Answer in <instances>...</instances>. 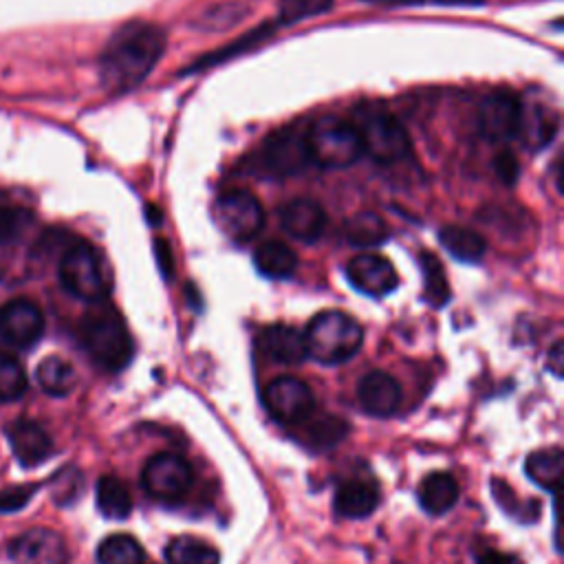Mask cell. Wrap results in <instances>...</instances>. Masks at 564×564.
<instances>
[{
    "label": "cell",
    "mask_w": 564,
    "mask_h": 564,
    "mask_svg": "<svg viewBox=\"0 0 564 564\" xmlns=\"http://www.w3.org/2000/svg\"><path fill=\"white\" fill-rule=\"evenodd\" d=\"M352 123L359 132L364 152H368L375 161L394 163L408 156L410 137L392 112L366 104L355 112Z\"/></svg>",
    "instance_id": "52a82bcc"
},
{
    "label": "cell",
    "mask_w": 564,
    "mask_h": 564,
    "mask_svg": "<svg viewBox=\"0 0 564 564\" xmlns=\"http://www.w3.org/2000/svg\"><path fill=\"white\" fill-rule=\"evenodd\" d=\"M306 145L311 163L335 170L355 163L364 148L352 121L337 115H322L306 126Z\"/></svg>",
    "instance_id": "5b68a950"
},
{
    "label": "cell",
    "mask_w": 564,
    "mask_h": 564,
    "mask_svg": "<svg viewBox=\"0 0 564 564\" xmlns=\"http://www.w3.org/2000/svg\"><path fill=\"white\" fill-rule=\"evenodd\" d=\"M253 264L264 278L282 280V278L293 275V271L297 269V256L286 242L267 240L256 247Z\"/></svg>",
    "instance_id": "7402d4cb"
},
{
    "label": "cell",
    "mask_w": 564,
    "mask_h": 564,
    "mask_svg": "<svg viewBox=\"0 0 564 564\" xmlns=\"http://www.w3.org/2000/svg\"><path fill=\"white\" fill-rule=\"evenodd\" d=\"M522 104L511 93H491L478 106V130L494 143L518 137Z\"/></svg>",
    "instance_id": "7c38bea8"
},
{
    "label": "cell",
    "mask_w": 564,
    "mask_h": 564,
    "mask_svg": "<svg viewBox=\"0 0 564 564\" xmlns=\"http://www.w3.org/2000/svg\"><path fill=\"white\" fill-rule=\"evenodd\" d=\"M494 167H496V174H498V178L502 183H507V185L516 183L520 170H518V161H516V156L511 152H500L496 156V161H494Z\"/></svg>",
    "instance_id": "d590c367"
},
{
    "label": "cell",
    "mask_w": 564,
    "mask_h": 564,
    "mask_svg": "<svg viewBox=\"0 0 564 564\" xmlns=\"http://www.w3.org/2000/svg\"><path fill=\"white\" fill-rule=\"evenodd\" d=\"M348 282L364 295L383 297L399 284V275L390 260L379 253H359L346 262Z\"/></svg>",
    "instance_id": "5bb4252c"
},
{
    "label": "cell",
    "mask_w": 564,
    "mask_h": 564,
    "mask_svg": "<svg viewBox=\"0 0 564 564\" xmlns=\"http://www.w3.org/2000/svg\"><path fill=\"white\" fill-rule=\"evenodd\" d=\"M364 2H375V4H388V7H410V4H480L482 0H364Z\"/></svg>",
    "instance_id": "8d00e7d4"
},
{
    "label": "cell",
    "mask_w": 564,
    "mask_h": 564,
    "mask_svg": "<svg viewBox=\"0 0 564 564\" xmlns=\"http://www.w3.org/2000/svg\"><path fill=\"white\" fill-rule=\"evenodd\" d=\"M95 502L104 518L123 520L132 511V496L117 476H101L95 487Z\"/></svg>",
    "instance_id": "4316f807"
},
{
    "label": "cell",
    "mask_w": 564,
    "mask_h": 564,
    "mask_svg": "<svg viewBox=\"0 0 564 564\" xmlns=\"http://www.w3.org/2000/svg\"><path fill=\"white\" fill-rule=\"evenodd\" d=\"M311 163L306 128L300 123L271 132L249 156L247 172L264 178H284L300 174Z\"/></svg>",
    "instance_id": "277c9868"
},
{
    "label": "cell",
    "mask_w": 564,
    "mask_h": 564,
    "mask_svg": "<svg viewBox=\"0 0 564 564\" xmlns=\"http://www.w3.org/2000/svg\"><path fill=\"white\" fill-rule=\"evenodd\" d=\"M438 242L452 258L460 262H478L487 251L485 238L474 229L460 225H445L438 231Z\"/></svg>",
    "instance_id": "cb8c5ba5"
},
{
    "label": "cell",
    "mask_w": 564,
    "mask_h": 564,
    "mask_svg": "<svg viewBox=\"0 0 564 564\" xmlns=\"http://www.w3.org/2000/svg\"><path fill=\"white\" fill-rule=\"evenodd\" d=\"M280 225L300 242H315L326 229V214L313 198H293L280 207Z\"/></svg>",
    "instance_id": "2e32d148"
},
{
    "label": "cell",
    "mask_w": 564,
    "mask_h": 564,
    "mask_svg": "<svg viewBox=\"0 0 564 564\" xmlns=\"http://www.w3.org/2000/svg\"><path fill=\"white\" fill-rule=\"evenodd\" d=\"M59 280L68 293L95 304L108 297L110 278L101 253L84 240L73 242L59 260Z\"/></svg>",
    "instance_id": "8992f818"
},
{
    "label": "cell",
    "mask_w": 564,
    "mask_h": 564,
    "mask_svg": "<svg viewBox=\"0 0 564 564\" xmlns=\"http://www.w3.org/2000/svg\"><path fill=\"white\" fill-rule=\"evenodd\" d=\"M379 505V485L372 478H348L337 491L333 507L344 518H366Z\"/></svg>",
    "instance_id": "ffe728a7"
},
{
    "label": "cell",
    "mask_w": 564,
    "mask_h": 564,
    "mask_svg": "<svg viewBox=\"0 0 564 564\" xmlns=\"http://www.w3.org/2000/svg\"><path fill=\"white\" fill-rule=\"evenodd\" d=\"M79 339L88 357L106 372L123 370L134 352L128 326L108 300L90 304L82 315Z\"/></svg>",
    "instance_id": "7a4b0ae2"
},
{
    "label": "cell",
    "mask_w": 564,
    "mask_h": 564,
    "mask_svg": "<svg viewBox=\"0 0 564 564\" xmlns=\"http://www.w3.org/2000/svg\"><path fill=\"white\" fill-rule=\"evenodd\" d=\"M478 564H511V557L500 551H482L478 553Z\"/></svg>",
    "instance_id": "f35d334b"
},
{
    "label": "cell",
    "mask_w": 564,
    "mask_h": 564,
    "mask_svg": "<svg viewBox=\"0 0 564 564\" xmlns=\"http://www.w3.org/2000/svg\"><path fill=\"white\" fill-rule=\"evenodd\" d=\"M401 397L403 394L399 381L383 370H372L364 375L357 386V399L361 408L379 419L394 414L401 405Z\"/></svg>",
    "instance_id": "e0dca14e"
},
{
    "label": "cell",
    "mask_w": 564,
    "mask_h": 564,
    "mask_svg": "<svg viewBox=\"0 0 564 564\" xmlns=\"http://www.w3.org/2000/svg\"><path fill=\"white\" fill-rule=\"evenodd\" d=\"M278 22H267V24H260L256 29H251L249 33H245L242 37L234 40L229 46L216 51V53H209V55H203L198 57L192 66H187L183 73H192V70H200V68H207V66H214V64H220V62H227L229 57L234 55H240V53H247L251 46L256 44H262L273 31H275Z\"/></svg>",
    "instance_id": "f1b7e54d"
},
{
    "label": "cell",
    "mask_w": 564,
    "mask_h": 564,
    "mask_svg": "<svg viewBox=\"0 0 564 564\" xmlns=\"http://www.w3.org/2000/svg\"><path fill=\"white\" fill-rule=\"evenodd\" d=\"M167 564H220V553L209 542L194 535H178L165 546Z\"/></svg>",
    "instance_id": "83f0119b"
},
{
    "label": "cell",
    "mask_w": 564,
    "mask_h": 564,
    "mask_svg": "<svg viewBox=\"0 0 564 564\" xmlns=\"http://www.w3.org/2000/svg\"><path fill=\"white\" fill-rule=\"evenodd\" d=\"M26 388L29 381L22 364L9 352H0V403L18 401Z\"/></svg>",
    "instance_id": "1f68e13d"
},
{
    "label": "cell",
    "mask_w": 564,
    "mask_h": 564,
    "mask_svg": "<svg viewBox=\"0 0 564 564\" xmlns=\"http://www.w3.org/2000/svg\"><path fill=\"white\" fill-rule=\"evenodd\" d=\"M35 379L46 394L66 397L77 383V372L64 357L48 355L37 364Z\"/></svg>",
    "instance_id": "484cf974"
},
{
    "label": "cell",
    "mask_w": 564,
    "mask_h": 564,
    "mask_svg": "<svg viewBox=\"0 0 564 564\" xmlns=\"http://www.w3.org/2000/svg\"><path fill=\"white\" fill-rule=\"evenodd\" d=\"M165 51V33L150 22L121 24L99 57V77L110 93H128L143 84Z\"/></svg>",
    "instance_id": "6da1fadb"
},
{
    "label": "cell",
    "mask_w": 564,
    "mask_h": 564,
    "mask_svg": "<svg viewBox=\"0 0 564 564\" xmlns=\"http://www.w3.org/2000/svg\"><path fill=\"white\" fill-rule=\"evenodd\" d=\"M99 564H143L145 553L141 544L128 533H112L97 546Z\"/></svg>",
    "instance_id": "f546056e"
},
{
    "label": "cell",
    "mask_w": 564,
    "mask_h": 564,
    "mask_svg": "<svg viewBox=\"0 0 564 564\" xmlns=\"http://www.w3.org/2000/svg\"><path fill=\"white\" fill-rule=\"evenodd\" d=\"M419 264H421V271H423V297H425V302H430L436 308L445 306L452 297V291H449V282H447L443 264L430 251L419 253Z\"/></svg>",
    "instance_id": "4dcf8cb0"
},
{
    "label": "cell",
    "mask_w": 564,
    "mask_h": 564,
    "mask_svg": "<svg viewBox=\"0 0 564 564\" xmlns=\"http://www.w3.org/2000/svg\"><path fill=\"white\" fill-rule=\"evenodd\" d=\"M562 344L560 341H555L553 344V348H551V352H549V366H551V370L560 377L562 375Z\"/></svg>",
    "instance_id": "ab89813d"
},
{
    "label": "cell",
    "mask_w": 564,
    "mask_h": 564,
    "mask_svg": "<svg viewBox=\"0 0 564 564\" xmlns=\"http://www.w3.org/2000/svg\"><path fill=\"white\" fill-rule=\"evenodd\" d=\"M154 251H156V262H159L163 275H170L172 273V249H170V245L163 238H156L154 240Z\"/></svg>",
    "instance_id": "74e56055"
},
{
    "label": "cell",
    "mask_w": 564,
    "mask_h": 564,
    "mask_svg": "<svg viewBox=\"0 0 564 564\" xmlns=\"http://www.w3.org/2000/svg\"><path fill=\"white\" fill-rule=\"evenodd\" d=\"M31 496H33V487H26V485L2 489L0 491V513L22 509L31 500Z\"/></svg>",
    "instance_id": "e575fe53"
},
{
    "label": "cell",
    "mask_w": 564,
    "mask_h": 564,
    "mask_svg": "<svg viewBox=\"0 0 564 564\" xmlns=\"http://www.w3.org/2000/svg\"><path fill=\"white\" fill-rule=\"evenodd\" d=\"M192 480L194 474L189 463L174 452L154 454L148 458L141 471V485L145 494L167 505L183 500L192 487Z\"/></svg>",
    "instance_id": "9c48e42d"
},
{
    "label": "cell",
    "mask_w": 564,
    "mask_h": 564,
    "mask_svg": "<svg viewBox=\"0 0 564 564\" xmlns=\"http://www.w3.org/2000/svg\"><path fill=\"white\" fill-rule=\"evenodd\" d=\"M212 220L216 227L236 242H249L264 225L260 200L245 189H229L212 205Z\"/></svg>",
    "instance_id": "ba28073f"
},
{
    "label": "cell",
    "mask_w": 564,
    "mask_h": 564,
    "mask_svg": "<svg viewBox=\"0 0 564 564\" xmlns=\"http://www.w3.org/2000/svg\"><path fill=\"white\" fill-rule=\"evenodd\" d=\"M304 341H306V355L317 359L319 364L335 366L348 361L364 341V330L357 319H352L344 311H322L317 313L306 330H304Z\"/></svg>",
    "instance_id": "3957f363"
},
{
    "label": "cell",
    "mask_w": 564,
    "mask_h": 564,
    "mask_svg": "<svg viewBox=\"0 0 564 564\" xmlns=\"http://www.w3.org/2000/svg\"><path fill=\"white\" fill-rule=\"evenodd\" d=\"M344 236L352 247H377L383 245L388 238L386 220L375 212H357L344 223Z\"/></svg>",
    "instance_id": "d4e9b609"
},
{
    "label": "cell",
    "mask_w": 564,
    "mask_h": 564,
    "mask_svg": "<svg viewBox=\"0 0 564 564\" xmlns=\"http://www.w3.org/2000/svg\"><path fill=\"white\" fill-rule=\"evenodd\" d=\"M562 469H564V454L560 447H544V449L531 452L524 463L527 476L551 494L560 489Z\"/></svg>",
    "instance_id": "603a6c76"
},
{
    "label": "cell",
    "mask_w": 564,
    "mask_h": 564,
    "mask_svg": "<svg viewBox=\"0 0 564 564\" xmlns=\"http://www.w3.org/2000/svg\"><path fill=\"white\" fill-rule=\"evenodd\" d=\"M7 438L13 456L22 467L42 465L53 454V438L48 432L29 419H18L7 425Z\"/></svg>",
    "instance_id": "9a60e30c"
},
{
    "label": "cell",
    "mask_w": 564,
    "mask_h": 564,
    "mask_svg": "<svg viewBox=\"0 0 564 564\" xmlns=\"http://www.w3.org/2000/svg\"><path fill=\"white\" fill-rule=\"evenodd\" d=\"M9 557L15 564H68L70 553L57 531L35 527L9 542Z\"/></svg>",
    "instance_id": "8fae6325"
},
{
    "label": "cell",
    "mask_w": 564,
    "mask_h": 564,
    "mask_svg": "<svg viewBox=\"0 0 564 564\" xmlns=\"http://www.w3.org/2000/svg\"><path fill=\"white\" fill-rule=\"evenodd\" d=\"M560 128V117L555 110H551L544 104H531L520 110V128H518V139L522 141L524 148L538 152L544 145H549Z\"/></svg>",
    "instance_id": "d6986e66"
},
{
    "label": "cell",
    "mask_w": 564,
    "mask_h": 564,
    "mask_svg": "<svg viewBox=\"0 0 564 564\" xmlns=\"http://www.w3.org/2000/svg\"><path fill=\"white\" fill-rule=\"evenodd\" d=\"M333 7V0H280L278 26H289L300 20L326 13Z\"/></svg>",
    "instance_id": "d6a6232c"
},
{
    "label": "cell",
    "mask_w": 564,
    "mask_h": 564,
    "mask_svg": "<svg viewBox=\"0 0 564 564\" xmlns=\"http://www.w3.org/2000/svg\"><path fill=\"white\" fill-rule=\"evenodd\" d=\"M82 471H77L75 467H66L62 471L55 474L53 478V498L57 505H70L79 491H82Z\"/></svg>",
    "instance_id": "836d02e7"
},
{
    "label": "cell",
    "mask_w": 564,
    "mask_h": 564,
    "mask_svg": "<svg viewBox=\"0 0 564 564\" xmlns=\"http://www.w3.org/2000/svg\"><path fill=\"white\" fill-rule=\"evenodd\" d=\"M258 346L275 364L293 366L308 357L304 333L289 324H271L262 328L258 335Z\"/></svg>",
    "instance_id": "ac0fdd59"
},
{
    "label": "cell",
    "mask_w": 564,
    "mask_h": 564,
    "mask_svg": "<svg viewBox=\"0 0 564 564\" xmlns=\"http://www.w3.org/2000/svg\"><path fill=\"white\" fill-rule=\"evenodd\" d=\"M44 333L40 306L26 297L9 300L0 308V335L15 348H31Z\"/></svg>",
    "instance_id": "4fadbf2b"
},
{
    "label": "cell",
    "mask_w": 564,
    "mask_h": 564,
    "mask_svg": "<svg viewBox=\"0 0 564 564\" xmlns=\"http://www.w3.org/2000/svg\"><path fill=\"white\" fill-rule=\"evenodd\" d=\"M456 500L458 482L447 471H432L419 485V502L432 516L447 513L456 505Z\"/></svg>",
    "instance_id": "44dd1931"
},
{
    "label": "cell",
    "mask_w": 564,
    "mask_h": 564,
    "mask_svg": "<svg viewBox=\"0 0 564 564\" xmlns=\"http://www.w3.org/2000/svg\"><path fill=\"white\" fill-rule=\"evenodd\" d=\"M264 408L275 421L295 425L306 421L313 414L315 397L302 379L286 375L267 383Z\"/></svg>",
    "instance_id": "30bf717a"
}]
</instances>
